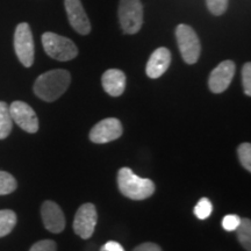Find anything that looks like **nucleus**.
<instances>
[{"label":"nucleus","instance_id":"f257e3e1","mask_svg":"<svg viewBox=\"0 0 251 251\" xmlns=\"http://www.w3.org/2000/svg\"><path fill=\"white\" fill-rule=\"evenodd\" d=\"M71 76L67 70L56 69L37 77L34 84V92L47 102L57 100L70 85Z\"/></svg>","mask_w":251,"mask_h":251},{"label":"nucleus","instance_id":"f03ea898","mask_svg":"<svg viewBox=\"0 0 251 251\" xmlns=\"http://www.w3.org/2000/svg\"><path fill=\"white\" fill-rule=\"evenodd\" d=\"M118 185L120 192L131 200H144L155 192V184L148 178H141L129 168L120 169L118 174Z\"/></svg>","mask_w":251,"mask_h":251},{"label":"nucleus","instance_id":"7ed1b4c3","mask_svg":"<svg viewBox=\"0 0 251 251\" xmlns=\"http://www.w3.org/2000/svg\"><path fill=\"white\" fill-rule=\"evenodd\" d=\"M42 45L47 55L57 61H71L78 55V48L70 39L51 31L43 34Z\"/></svg>","mask_w":251,"mask_h":251},{"label":"nucleus","instance_id":"20e7f679","mask_svg":"<svg viewBox=\"0 0 251 251\" xmlns=\"http://www.w3.org/2000/svg\"><path fill=\"white\" fill-rule=\"evenodd\" d=\"M176 39L184 61L187 64L197 63L201 54V45L193 28L184 24L178 25L176 28Z\"/></svg>","mask_w":251,"mask_h":251},{"label":"nucleus","instance_id":"39448f33","mask_svg":"<svg viewBox=\"0 0 251 251\" xmlns=\"http://www.w3.org/2000/svg\"><path fill=\"white\" fill-rule=\"evenodd\" d=\"M119 20L126 34L139 33L143 25V5L141 0H120Z\"/></svg>","mask_w":251,"mask_h":251},{"label":"nucleus","instance_id":"423d86ee","mask_svg":"<svg viewBox=\"0 0 251 251\" xmlns=\"http://www.w3.org/2000/svg\"><path fill=\"white\" fill-rule=\"evenodd\" d=\"M14 49L19 61L24 67L29 68L34 63V40L29 25H18L14 33Z\"/></svg>","mask_w":251,"mask_h":251},{"label":"nucleus","instance_id":"0eeeda50","mask_svg":"<svg viewBox=\"0 0 251 251\" xmlns=\"http://www.w3.org/2000/svg\"><path fill=\"white\" fill-rule=\"evenodd\" d=\"M97 221H98V214L93 203H84L78 208L75 215V233L84 240H87L93 235Z\"/></svg>","mask_w":251,"mask_h":251},{"label":"nucleus","instance_id":"6e6552de","mask_svg":"<svg viewBox=\"0 0 251 251\" xmlns=\"http://www.w3.org/2000/svg\"><path fill=\"white\" fill-rule=\"evenodd\" d=\"M12 120L17 124L21 129L27 133L34 134L39 130V119L36 113L29 105L24 101H14L9 106Z\"/></svg>","mask_w":251,"mask_h":251},{"label":"nucleus","instance_id":"1a4fd4ad","mask_svg":"<svg viewBox=\"0 0 251 251\" xmlns=\"http://www.w3.org/2000/svg\"><path fill=\"white\" fill-rule=\"evenodd\" d=\"M124 128L120 120L108 118L97 124L90 131V140L93 143H108L118 140L122 135Z\"/></svg>","mask_w":251,"mask_h":251},{"label":"nucleus","instance_id":"9d476101","mask_svg":"<svg viewBox=\"0 0 251 251\" xmlns=\"http://www.w3.org/2000/svg\"><path fill=\"white\" fill-rule=\"evenodd\" d=\"M235 70V63L233 61H224L211 72L208 79V87L213 93H222L228 89L233 80Z\"/></svg>","mask_w":251,"mask_h":251},{"label":"nucleus","instance_id":"9b49d317","mask_svg":"<svg viewBox=\"0 0 251 251\" xmlns=\"http://www.w3.org/2000/svg\"><path fill=\"white\" fill-rule=\"evenodd\" d=\"M69 24L80 35H87L91 31V24L80 0H64Z\"/></svg>","mask_w":251,"mask_h":251},{"label":"nucleus","instance_id":"f8f14e48","mask_svg":"<svg viewBox=\"0 0 251 251\" xmlns=\"http://www.w3.org/2000/svg\"><path fill=\"white\" fill-rule=\"evenodd\" d=\"M41 215H42L43 225L47 230L54 234H58L64 230L65 218L61 207L54 201H45L41 207Z\"/></svg>","mask_w":251,"mask_h":251},{"label":"nucleus","instance_id":"ddd939ff","mask_svg":"<svg viewBox=\"0 0 251 251\" xmlns=\"http://www.w3.org/2000/svg\"><path fill=\"white\" fill-rule=\"evenodd\" d=\"M171 64V52L168 48L161 47L156 49L147 63V75L149 78L156 79L165 74Z\"/></svg>","mask_w":251,"mask_h":251},{"label":"nucleus","instance_id":"4468645a","mask_svg":"<svg viewBox=\"0 0 251 251\" xmlns=\"http://www.w3.org/2000/svg\"><path fill=\"white\" fill-rule=\"evenodd\" d=\"M102 87L112 97H120L126 89V75L119 69H109L101 77Z\"/></svg>","mask_w":251,"mask_h":251},{"label":"nucleus","instance_id":"2eb2a0df","mask_svg":"<svg viewBox=\"0 0 251 251\" xmlns=\"http://www.w3.org/2000/svg\"><path fill=\"white\" fill-rule=\"evenodd\" d=\"M13 127L9 106L5 101H0V140H4L11 134Z\"/></svg>","mask_w":251,"mask_h":251},{"label":"nucleus","instance_id":"dca6fc26","mask_svg":"<svg viewBox=\"0 0 251 251\" xmlns=\"http://www.w3.org/2000/svg\"><path fill=\"white\" fill-rule=\"evenodd\" d=\"M17 225V214L11 209L0 211V237H4L13 230Z\"/></svg>","mask_w":251,"mask_h":251},{"label":"nucleus","instance_id":"f3484780","mask_svg":"<svg viewBox=\"0 0 251 251\" xmlns=\"http://www.w3.org/2000/svg\"><path fill=\"white\" fill-rule=\"evenodd\" d=\"M237 237L240 243L247 251H251V221L249 219H241L240 225L236 228Z\"/></svg>","mask_w":251,"mask_h":251},{"label":"nucleus","instance_id":"a211bd4d","mask_svg":"<svg viewBox=\"0 0 251 251\" xmlns=\"http://www.w3.org/2000/svg\"><path fill=\"white\" fill-rule=\"evenodd\" d=\"M17 188V180L11 174L0 171V196H6L14 192Z\"/></svg>","mask_w":251,"mask_h":251},{"label":"nucleus","instance_id":"6ab92c4d","mask_svg":"<svg viewBox=\"0 0 251 251\" xmlns=\"http://www.w3.org/2000/svg\"><path fill=\"white\" fill-rule=\"evenodd\" d=\"M213 206L212 202L209 201L207 198H201L197 203V206L194 207V214L197 215V218L200 220H205L212 214Z\"/></svg>","mask_w":251,"mask_h":251},{"label":"nucleus","instance_id":"aec40b11","mask_svg":"<svg viewBox=\"0 0 251 251\" xmlns=\"http://www.w3.org/2000/svg\"><path fill=\"white\" fill-rule=\"evenodd\" d=\"M238 158H240L241 164L247 171H251V144L242 143L237 149Z\"/></svg>","mask_w":251,"mask_h":251},{"label":"nucleus","instance_id":"412c9836","mask_svg":"<svg viewBox=\"0 0 251 251\" xmlns=\"http://www.w3.org/2000/svg\"><path fill=\"white\" fill-rule=\"evenodd\" d=\"M229 0H206V5L208 11L213 15H222L227 11Z\"/></svg>","mask_w":251,"mask_h":251},{"label":"nucleus","instance_id":"4be33fe9","mask_svg":"<svg viewBox=\"0 0 251 251\" xmlns=\"http://www.w3.org/2000/svg\"><path fill=\"white\" fill-rule=\"evenodd\" d=\"M242 83L244 93L247 96H251V64L249 62L243 65L242 69Z\"/></svg>","mask_w":251,"mask_h":251},{"label":"nucleus","instance_id":"5701e85b","mask_svg":"<svg viewBox=\"0 0 251 251\" xmlns=\"http://www.w3.org/2000/svg\"><path fill=\"white\" fill-rule=\"evenodd\" d=\"M240 222H241V219L238 215H235V214L226 215L224 220H222V227L228 231H234L236 230V228L238 227V225H240Z\"/></svg>","mask_w":251,"mask_h":251},{"label":"nucleus","instance_id":"b1692460","mask_svg":"<svg viewBox=\"0 0 251 251\" xmlns=\"http://www.w3.org/2000/svg\"><path fill=\"white\" fill-rule=\"evenodd\" d=\"M57 247L56 243L51 240H43L34 244L29 251H56Z\"/></svg>","mask_w":251,"mask_h":251},{"label":"nucleus","instance_id":"393cba45","mask_svg":"<svg viewBox=\"0 0 251 251\" xmlns=\"http://www.w3.org/2000/svg\"><path fill=\"white\" fill-rule=\"evenodd\" d=\"M133 251H162L161 248H159L155 243H143L140 244L139 247H136Z\"/></svg>","mask_w":251,"mask_h":251},{"label":"nucleus","instance_id":"a878e982","mask_svg":"<svg viewBox=\"0 0 251 251\" xmlns=\"http://www.w3.org/2000/svg\"><path fill=\"white\" fill-rule=\"evenodd\" d=\"M105 248L107 249V251H125L121 244L115 242V241H109V242L105 244Z\"/></svg>","mask_w":251,"mask_h":251},{"label":"nucleus","instance_id":"bb28decb","mask_svg":"<svg viewBox=\"0 0 251 251\" xmlns=\"http://www.w3.org/2000/svg\"><path fill=\"white\" fill-rule=\"evenodd\" d=\"M100 251H107V249H106L105 246H103V247L101 248V249H100Z\"/></svg>","mask_w":251,"mask_h":251}]
</instances>
